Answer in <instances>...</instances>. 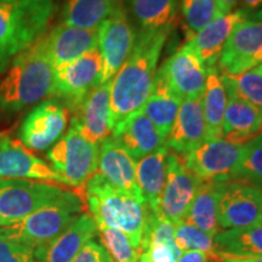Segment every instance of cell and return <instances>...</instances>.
<instances>
[{
    "label": "cell",
    "mask_w": 262,
    "mask_h": 262,
    "mask_svg": "<svg viewBox=\"0 0 262 262\" xmlns=\"http://www.w3.org/2000/svg\"><path fill=\"white\" fill-rule=\"evenodd\" d=\"M261 209L262 187L260 186L239 180L221 182L217 215L222 229L260 224Z\"/></svg>",
    "instance_id": "obj_10"
},
{
    "label": "cell",
    "mask_w": 262,
    "mask_h": 262,
    "mask_svg": "<svg viewBox=\"0 0 262 262\" xmlns=\"http://www.w3.org/2000/svg\"><path fill=\"white\" fill-rule=\"evenodd\" d=\"M48 159L51 168L63 179L64 185L84 187L98 169L100 146L85 140L74 127L49 149Z\"/></svg>",
    "instance_id": "obj_5"
},
{
    "label": "cell",
    "mask_w": 262,
    "mask_h": 262,
    "mask_svg": "<svg viewBox=\"0 0 262 262\" xmlns=\"http://www.w3.org/2000/svg\"><path fill=\"white\" fill-rule=\"evenodd\" d=\"M84 199L66 189L54 202L41 206L14 225L0 228V237L35 249L49 243L84 211Z\"/></svg>",
    "instance_id": "obj_4"
},
{
    "label": "cell",
    "mask_w": 262,
    "mask_h": 262,
    "mask_svg": "<svg viewBox=\"0 0 262 262\" xmlns=\"http://www.w3.org/2000/svg\"><path fill=\"white\" fill-rule=\"evenodd\" d=\"M255 17H256L257 19H260V21H262V9L255 14Z\"/></svg>",
    "instance_id": "obj_45"
},
{
    "label": "cell",
    "mask_w": 262,
    "mask_h": 262,
    "mask_svg": "<svg viewBox=\"0 0 262 262\" xmlns=\"http://www.w3.org/2000/svg\"><path fill=\"white\" fill-rule=\"evenodd\" d=\"M215 250L238 256H262V222L248 227L221 229L214 237Z\"/></svg>",
    "instance_id": "obj_31"
},
{
    "label": "cell",
    "mask_w": 262,
    "mask_h": 262,
    "mask_svg": "<svg viewBox=\"0 0 262 262\" xmlns=\"http://www.w3.org/2000/svg\"><path fill=\"white\" fill-rule=\"evenodd\" d=\"M19 15H21V0H15V2L0 0V47H3L15 33Z\"/></svg>",
    "instance_id": "obj_38"
},
{
    "label": "cell",
    "mask_w": 262,
    "mask_h": 262,
    "mask_svg": "<svg viewBox=\"0 0 262 262\" xmlns=\"http://www.w3.org/2000/svg\"><path fill=\"white\" fill-rule=\"evenodd\" d=\"M226 91L262 111V74L253 68L239 74H221Z\"/></svg>",
    "instance_id": "obj_32"
},
{
    "label": "cell",
    "mask_w": 262,
    "mask_h": 262,
    "mask_svg": "<svg viewBox=\"0 0 262 262\" xmlns=\"http://www.w3.org/2000/svg\"><path fill=\"white\" fill-rule=\"evenodd\" d=\"M64 191L57 183L0 178V228L16 224Z\"/></svg>",
    "instance_id": "obj_6"
},
{
    "label": "cell",
    "mask_w": 262,
    "mask_h": 262,
    "mask_svg": "<svg viewBox=\"0 0 262 262\" xmlns=\"http://www.w3.org/2000/svg\"><path fill=\"white\" fill-rule=\"evenodd\" d=\"M72 262H114L112 257L110 256L108 251L104 247L98 242L91 241L88 242L83 248L80 249L79 253L77 254Z\"/></svg>",
    "instance_id": "obj_40"
},
{
    "label": "cell",
    "mask_w": 262,
    "mask_h": 262,
    "mask_svg": "<svg viewBox=\"0 0 262 262\" xmlns=\"http://www.w3.org/2000/svg\"><path fill=\"white\" fill-rule=\"evenodd\" d=\"M0 83V106L17 112L54 95V64L45 51L44 35L18 54Z\"/></svg>",
    "instance_id": "obj_3"
},
{
    "label": "cell",
    "mask_w": 262,
    "mask_h": 262,
    "mask_svg": "<svg viewBox=\"0 0 262 262\" xmlns=\"http://www.w3.org/2000/svg\"><path fill=\"white\" fill-rule=\"evenodd\" d=\"M54 12V0H21V15L15 33L0 47V73L18 54L47 33Z\"/></svg>",
    "instance_id": "obj_12"
},
{
    "label": "cell",
    "mask_w": 262,
    "mask_h": 262,
    "mask_svg": "<svg viewBox=\"0 0 262 262\" xmlns=\"http://www.w3.org/2000/svg\"><path fill=\"white\" fill-rule=\"evenodd\" d=\"M122 4V0H66L62 24L86 29L98 28Z\"/></svg>",
    "instance_id": "obj_28"
},
{
    "label": "cell",
    "mask_w": 262,
    "mask_h": 262,
    "mask_svg": "<svg viewBox=\"0 0 262 262\" xmlns=\"http://www.w3.org/2000/svg\"><path fill=\"white\" fill-rule=\"evenodd\" d=\"M206 140H209L208 127L201 98L183 101L172 129L165 140V146L171 152L185 156Z\"/></svg>",
    "instance_id": "obj_22"
},
{
    "label": "cell",
    "mask_w": 262,
    "mask_h": 262,
    "mask_svg": "<svg viewBox=\"0 0 262 262\" xmlns=\"http://www.w3.org/2000/svg\"><path fill=\"white\" fill-rule=\"evenodd\" d=\"M262 129V111L227 93L222 139L234 143H245Z\"/></svg>",
    "instance_id": "obj_24"
},
{
    "label": "cell",
    "mask_w": 262,
    "mask_h": 262,
    "mask_svg": "<svg viewBox=\"0 0 262 262\" xmlns=\"http://www.w3.org/2000/svg\"><path fill=\"white\" fill-rule=\"evenodd\" d=\"M173 238H175L176 245L181 251H203V253L210 255L211 258L216 253L214 237L185 221L173 226Z\"/></svg>",
    "instance_id": "obj_36"
},
{
    "label": "cell",
    "mask_w": 262,
    "mask_h": 262,
    "mask_svg": "<svg viewBox=\"0 0 262 262\" xmlns=\"http://www.w3.org/2000/svg\"><path fill=\"white\" fill-rule=\"evenodd\" d=\"M68 111L56 100H44L27 114L18 130L21 142L31 150L50 149L63 136Z\"/></svg>",
    "instance_id": "obj_13"
},
{
    "label": "cell",
    "mask_w": 262,
    "mask_h": 262,
    "mask_svg": "<svg viewBox=\"0 0 262 262\" xmlns=\"http://www.w3.org/2000/svg\"><path fill=\"white\" fill-rule=\"evenodd\" d=\"M102 56L98 47L77 60L57 66L54 70V95L73 113L86 95L101 84Z\"/></svg>",
    "instance_id": "obj_7"
},
{
    "label": "cell",
    "mask_w": 262,
    "mask_h": 262,
    "mask_svg": "<svg viewBox=\"0 0 262 262\" xmlns=\"http://www.w3.org/2000/svg\"><path fill=\"white\" fill-rule=\"evenodd\" d=\"M2 2H15V0H2Z\"/></svg>",
    "instance_id": "obj_47"
},
{
    "label": "cell",
    "mask_w": 262,
    "mask_h": 262,
    "mask_svg": "<svg viewBox=\"0 0 262 262\" xmlns=\"http://www.w3.org/2000/svg\"><path fill=\"white\" fill-rule=\"evenodd\" d=\"M202 182V180L186 166L181 156L169 150L166 180L160 198L159 211L169 219L173 226L185 220Z\"/></svg>",
    "instance_id": "obj_11"
},
{
    "label": "cell",
    "mask_w": 262,
    "mask_h": 262,
    "mask_svg": "<svg viewBox=\"0 0 262 262\" xmlns=\"http://www.w3.org/2000/svg\"><path fill=\"white\" fill-rule=\"evenodd\" d=\"M221 182L203 181L193 199L185 222L201 228L212 237L221 231L219 224L217 203Z\"/></svg>",
    "instance_id": "obj_29"
},
{
    "label": "cell",
    "mask_w": 262,
    "mask_h": 262,
    "mask_svg": "<svg viewBox=\"0 0 262 262\" xmlns=\"http://www.w3.org/2000/svg\"><path fill=\"white\" fill-rule=\"evenodd\" d=\"M0 262H37L34 250L0 237Z\"/></svg>",
    "instance_id": "obj_39"
},
{
    "label": "cell",
    "mask_w": 262,
    "mask_h": 262,
    "mask_svg": "<svg viewBox=\"0 0 262 262\" xmlns=\"http://www.w3.org/2000/svg\"><path fill=\"white\" fill-rule=\"evenodd\" d=\"M178 262H211V257L203 251L186 250L180 255Z\"/></svg>",
    "instance_id": "obj_42"
},
{
    "label": "cell",
    "mask_w": 262,
    "mask_h": 262,
    "mask_svg": "<svg viewBox=\"0 0 262 262\" xmlns=\"http://www.w3.org/2000/svg\"><path fill=\"white\" fill-rule=\"evenodd\" d=\"M172 29L140 31L125 63L111 80V116L113 127L142 108L152 93L158 61Z\"/></svg>",
    "instance_id": "obj_1"
},
{
    "label": "cell",
    "mask_w": 262,
    "mask_h": 262,
    "mask_svg": "<svg viewBox=\"0 0 262 262\" xmlns=\"http://www.w3.org/2000/svg\"><path fill=\"white\" fill-rule=\"evenodd\" d=\"M84 199L96 225L123 232L134 249L141 250L148 217L145 201L116 188L98 171L84 185Z\"/></svg>",
    "instance_id": "obj_2"
},
{
    "label": "cell",
    "mask_w": 262,
    "mask_h": 262,
    "mask_svg": "<svg viewBox=\"0 0 262 262\" xmlns=\"http://www.w3.org/2000/svg\"><path fill=\"white\" fill-rule=\"evenodd\" d=\"M72 114L71 126L85 140L100 146L112 135L113 130L111 116V81L94 88Z\"/></svg>",
    "instance_id": "obj_16"
},
{
    "label": "cell",
    "mask_w": 262,
    "mask_h": 262,
    "mask_svg": "<svg viewBox=\"0 0 262 262\" xmlns=\"http://www.w3.org/2000/svg\"><path fill=\"white\" fill-rule=\"evenodd\" d=\"M181 103V98L172 93L163 75L157 71L152 93L141 111L166 140L178 117Z\"/></svg>",
    "instance_id": "obj_25"
},
{
    "label": "cell",
    "mask_w": 262,
    "mask_h": 262,
    "mask_svg": "<svg viewBox=\"0 0 262 262\" xmlns=\"http://www.w3.org/2000/svg\"><path fill=\"white\" fill-rule=\"evenodd\" d=\"M180 6L187 40L219 16L214 0H180Z\"/></svg>",
    "instance_id": "obj_33"
},
{
    "label": "cell",
    "mask_w": 262,
    "mask_h": 262,
    "mask_svg": "<svg viewBox=\"0 0 262 262\" xmlns=\"http://www.w3.org/2000/svg\"><path fill=\"white\" fill-rule=\"evenodd\" d=\"M247 18L248 15L241 9L227 15L217 16L196 33L186 45L206 68L217 67L219 58L232 31L239 22Z\"/></svg>",
    "instance_id": "obj_21"
},
{
    "label": "cell",
    "mask_w": 262,
    "mask_h": 262,
    "mask_svg": "<svg viewBox=\"0 0 262 262\" xmlns=\"http://www.w3.org/2000/svg\"><path fill=\"white\" fill-rule=\"evenodd\" d=\"M262 187V133L244 143L234 179Z\"/></svg>",
    "instance_id": "obj_34"
},
{
    "label": "cell",
    "mask_w": 262,
    "mask_h": 262,
    "mask_svg": "<svg viewBox=\"0 0 262 262\" xmlns=\"http://www.w3.org/2000/svg\"><path fill=\"white\" fill-rule=\"evenodd\" d=\"M131 15L141 31L172 29L176 24L179 0H126Z\"/></svg>",
    "instance_id": "obj_30"
},
{
    "label": "cell",
    "mask_w": 262,
    "mask_h": 262,
    "mask_svg": "<svg viewBox=\"0 0 262 262\" xmlns=\"http://www.w3.org/2000/svg\"><path fill=\"white\" fill-rule=\"evenodd\" d=\"M255 68H257V71H258V72H260V73L262 74V63H261V64H258V66H257V67H255Z\"/></svg>",
    "instance_id": "obj_46"
},
{
    "label": "cell",
    "mask_w": 262,
    "mask_h": 262,
    "mask_svg": "<svg viewBox=\"0 0 262 262\" xmlns=\"http://www.w3.org/2000/svg\"><path fill=\"white\" fill-rule=\"evenodd\" d=\"M205 89L201 97L203 114L209 139H222L224 119L227 107V91L217 67L206 68Z\"/></svg>",
    "instance_id": "obj_27"
},
{
    "label": "cell",
    "mask_w": 262,
    "mask_h": 262,
    "mask_svg": "<svg viewBox=\"0 0 262 262\" xmlns=\"http://www.w3.org/2000/svg\"><path fill=\"white\" fill-rule=\"evenodd\" d=\"M0 178L21 179L64 185L58 173L31 152L21 141L0 133Z\"/></svg>",
    "instance_id": "obj_15"
},
{
    "label": "cell",
    "mask_w": 262,
    "mask_h": 262,
    "mask_svg": "<svg viewBox=\"0 0 262 262\" xmlns=\"http://www.w3.org/2000/svg\"><path fill=\"white\" fill-rule=\"evenodd\" d=\"M262 63V21L244 19L235 26L219 58L221 74H239Z\"/></svg>",
    "instance_id": "obj_14"
},
{
    "label": "cell",
    "mask_w": 262,
    "mask_h": 262,
    "mask_svg": "<svg viewBox=\"0 0 262 262\" xmlns=\"http://www.w3.org/2000/svg\"><path fill=\"white\" fill-rule=\"evenodd\" d=\"M211 262H262V256H238L216 251Z\"/></svg>",
    "instance_id": "obj_41"
},
{
    "label": "cell",
    "mask_w": 262,
    "mask_h": 262,
    "mask_svg": "<svg viewBox=\"0 0 262 262\" xmlns=\"http://www.w3.org/2000/svg\"><path fill=\"white\" fill-rule=\"evenodd\" d=\"M97 171L116 188L145 201L136 182V160L111 136L100 145Z\"/></svg>",
    "instance_id": "obj_23"
},
{
    "label": "cell",
    "mask_w": 262,
    "mask_h": 262,
    "mask_svg": "<svg viewBox=\"0 0 262 262\" xmlns=\"http://www.w3.org/2000/svg\"><path fill=\"white\" fill-rule=\"evenodd\" d=\"M169 148L164 145L136 162V182L149 210L159 211L160 198L166 180Z\"/></svg>",
    "instance_id": "obj_26"
},
{
    "label": "cell",
    "mask_w": 262,
    "mask_h": 262,
    "mask_svg": "<svg viewBox=\"0 0 262 262\" xmlns=\"http://www.w3.org/2000/svg\"><path fill=\"white\" fill-rule=\"evenodd\" d=\"M214 2L216 4V9H217V14L220 16L227 15L229 12L233 11L238 0H214Z\"/></svg>",
    "instance_id": "obj_44"
},
{
    "label": "cell",
    "mask_w": 262,
    "mask_h": 262,
    "mask_svg": "<svg viewBox=\"0 0 262 262\" xmlns=\"http://www.w3.org/2000/svg\"><path fill=\"white\" fill-rule=\"evenodd\" d=\"M97 226L90 214L83 212L63 232L34 250L37 262H72L80 249L96 237Z\"/></svg>",
    "instance_id": "obj_19"
},
{
    "label": "cell",
    "mask_w": 262,
    "mask_h": 262,
    "mask_svg": "<svg viewBox=\"0 0 262 262\" xmlns=\"http://www.w3.org/2000/svg\"><path fill=\"white\" fill-rule=\"evenodd\" d=\"M169 88L182 102L201 98L205 89L208 71L203 62L187 48L183 47L170 56L158 70Z\"/></svg>",
    "instance_id": "obj_17"
},
{
    "label": "cell",
    "mask_w": 262,
    "mask_h": 262,
    "mask_svg": "<svg viewBox=\"0 0 262 262\" xmlns=\"http://www.w3.org/2000/svg\"><path fill=\"white\" fill-rule=\"evenodd\" d=\"M141 251L139 262H178L182 254L178 245L165 242H150L142 245Z\"/></svg>",
    "instance_id": "obj_37"
},
{
    "label": "cell",
    "mask_w": 262,
    "mask_h": 262,
    "mask_svg": "<svg viewBox=\"0 0 262 262\" xmlns=\"http://www.w3.org/2000/svg\"><path fill=\"white\" fill-rule=\"evenodd\" d=\"M244 143L225 139H209L187 155L181 156L186 166L202 181L226 182L234 179Z\"/></svg>",
    "instance_id": "obj_8"
},
{
    "label": "cell",
    "mask_w": 262,
    "mask_h": 262,
    "mask_svg": "<svg viewBox=\"0 0 262 262\" xmlns=\"http://www.w3.org/2000/svg\"><path fill=\"white\" fill-rule=\"evenodd\" d=\"M241 4V10L245 14H256L262 9V0H238Z\"/></svg>",
    "instance_id": "obj_43"
},
{
    "label": "cell",
    "mask_w": 262,
    "mask_h": 262,
    "mask_svg": "<svg viewBox=\"0 0 262 262\" xmlns=\"http://www.w3.org/2000/svg\"><path fill=\"white\" fill-rule=\"evenodd\" d=\"M97 226V234L100 235L101 244L108 251L114 262H139L140 251L131 245L130 239L123 232L107 227L103 225Z\"/></svg>",
    "instance_id": "obj_35"
},
{
    "label": "cell",
    "mask_w": 262,
    "mask_h": 262,
    "mask_svg": "<svg viewBox=\"0 0 262 262\" xmlns=\"http://www.w3.org/2000/svg\"><path fill=\"white\" fill-rule=\"evenodd\" d=\"M136 32L122 4L98 27V50L102 56L101 84L114 78L133 51Z\"/></svg>",
    "instance_id": "obj_9"
},
{
    "label": "cell",
    "mask_w": 262,
    "mask_h": 262,
    "mask_svg": "<svg viewBox=\"0 0 262 262\" xmlns=\"http://www.w3.org/2000/svg\"><path fill=\"white\" fill-rule=\"evenodd\" d=\"M111 137L135 160L156 152L165 145V139L141 110L116 124Z\"/></svg>",
    "instance_id": "obj_20"
},
{
    "label": "cell",
    "mask_w": 262,
    "mask_h": 262,
    "mask_svg": "<svg viewBox=\"0 0 262 262\" xmlns=\"http://www.w3.org/2000/svg\"><path fill=\"white\" fill-rule=\"evenodd\" d=\"M44 44L49 60L54 67H57L97 48L98 28L86 29L60 24L45 33Z\"/></svg>",
    "instance_id": "obj_18"
},
{
    "label": "cell",
    "mask_w": 262,
    "mask_h": 262,
    "mask_svg": "<svg viewBox=\"0 0 262 262\" xmlns=\"http://www.w3.org/2000/svg\"><path fill=\"white\" fill-rule=\"evenodd\" d=\"M261 222H262V209H261Z\"/></svg>",
    "instance_id": "obj_48"
}]
</instances>
